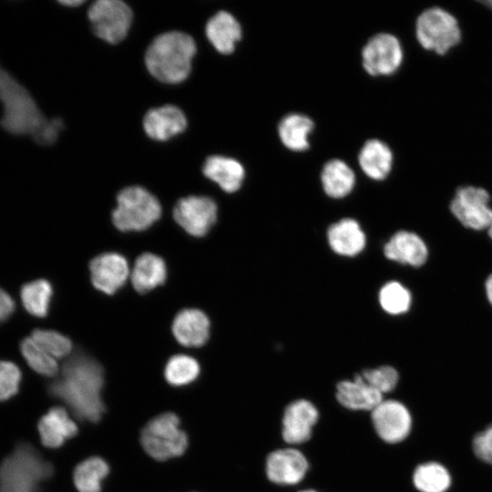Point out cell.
<instances>
[{
  "instance_id": "1",
  "label": "cell",
  "mask_w": 492,
  "mask_h": 492,
  "mask_svg": "<svg viewBox=\"0 0 492 492\" xmlns=\"http://www.w3.org/2000/svg\"><path fill=\"white\" fill-rule=\"evenodd\" d=\"M103 385L102 366L92 357L77 353L65 362L61 376L49 385V392L79 419L97 422L105 411Z\"/></svg>"
},
{
  "instance_id": "2",
  "label": "cell",
  "mask_w": 492,
  "mask_h": 492,
  "mask_svg": "<svg viewBox=\"0 0 492 492\" xmlns=\"http://www.w3.org/2000/svg\"><path fill=\"white\" fill-rule=\"evenodd\" d=\"M196 44L185 33L170 31L158 36L148 47L145 64L149 73L167 84H178L190 75Z\"/></svg>"
},
{
  "instance_id": "3",
  "label": "cell",
  "mask_w": 492,
  "mask_h": 492,
  "mask_svg": "<svg viewBox=\"0 0 492 492\" xmlns=\"http://www.w3.org/2000/svg\"><path fill=\"white\" fill-rule=\"evenodd\" d=\"M0 126L12 135H33L46 118L27 88L4 67L0 70Z\"/></svg>"
},
{
  "instance_id": "4",
  "label": "cell",
  "mask_w": 492,
  "mask_h": 492,
  "mask_svg": "<svg viewBox=\"0 0 492 492\" xmlns=\"http://www.w3.org/2000/svg\"><path fill=\"white\" fill-rule=\"evenodd\" d=\"M53 466L28 444H21L0 465V492H38Z\"/></svg>"
},
{
  "instance_id": "5",
  "label": "cell",
  "mask_w": 492,
  "mask_h": 492,
  "mask_svg": "<svg viewBox=\"0 0 492 492\" xmlns=\"http://www.w3.org/2000/svg\"><path fill=\"white\" fill-rule=\"evenodd\" d=\"M161 216L158 199L140 186L123 189L117 196L112 221L121 231H141L149 229Z\"/></svg>"
},
{
  "instance_id": "6",
  "label": "cell",
  "mask_w": 492,
  "mask_h": 492,
  "mask_svg": "<svg viewBox=\"0 0 492 492\" xmlns=\"http://www.w3.org/2000/svg\"><path fill=\"white\" fill-rule=\"evenodd\" d=\"M140 441L144 450L159 461L181 456L189 444L179 418L173 413L152 418L142 429Z\"/></svg>"
},
{
  "instance_id": "7",
  "label": "cell",
  "mask_w": 492,
  "mask_h": 492,
  "mask_svg": "<svg viewBox=\"0 0 492 492\" xmlns=\"http://www.w3.org/2000/svg\"><path fill=\"white\" fill-rule=\"evenodd\" d=\"M415 35L419 44L426 50L438 55L447 53L461 40L457 20L446 10L432 7L417 18Z\"/></svg>"
},
{
  "instance_id": "8",
  "label": "cell",
  "mask_w": 492,
  "mask_h": 492,
  "mask_svg": "<svg viewBox=\"0 0 492 492\" xmlns=\"http://www.w3.org/2000/svg\"><path fill=\"white\" fill-rule=\"evenodd\" d=\"M87 16L97 37L117 44L127 36L133 15L120 0H98L90 5Z\"/></svg>"
},
{
  "instance_id": "9",
  "label": "cell",
  "mask_w": 492,
  "mask_h": 492,
  "mask_svg": "<svg viewBox=\"0 0 492 492\" xmlns=\"http://www.w3.org/2000/svg\"><path fill=\"white\" fill-rule=\"evenodd\" d=\"M490 196L483 189L473 186L459 188L450 203L454 216L466 227L481 231L487 229L492 220Z\"/></svg>"
},
{
  "instance_id": "10",
  "label": "cell",
  "mask_w": 492,
  "mask_h": 492,
  "mask_svg": "<svg viewBox=\"0 0 492 492\" xmlns=\"http://www.w3.org/2000/svg\"><path fill=\"white\" fill-rule=\"evenodd\" d=\"M217 204L207 196H188L174 207L176 222L190 235L202 237L213 227L217 220Z\"/></svg>"
},
{
  "instance_id": "11",
  "label": "cell",
  "mask_w": 492,
  "mask_h": 492,
  "mask_svg": "<svg viewBox=\"0 0 492 492\" xmlns=\"http://www.w3.org/2000/svg\"><path fill=\"white\" fill-rule=\"evenodd\" d=\"M371 422L378 437L388 444L405 440L412 427V417L406 406L393 399H384L371 411Z\"/></svg>"
},
{
  "instance_id": "12",
  "label": "cell",
  "mask_w": 492,
  "mask_h": 492,
  "mask_svg": "<svg viewBox=\"0 0 492 492\" xmlns=\"http://www.w3.org/2000/svg\"><path fill=\"white\" fill-rule=\"evenodd\" d=\"M363 66L372 76H384L395 72L403 61V49L398 39L390 34L374 36L362 52Z\"/></svg>"
},
{
  "instance_id": "13",
  "label": "cell",
  "mask_w": 492,
  "mask_h": 492,
  "mask_svg": "<svg viewBox=\"0 0 492 492\" xmlns=\"http://www.w3.org/2000/svg\"><path fill=\"white\" fill-rule=\"evenodd\" d=\"M309 470L304 454L294 447L272 451L266 457L267 478L280 486H294L302 482Z\"/></svg>"
},
{
  "instance_id": "14",
  "label": "cell",
  "mask_w": 492,
  "mask_h": 492,
  "mask_svg": "<svg viewBox=\"0 0 492 492\" xmlns=\"http://www.w3.org/2000/svg\"><path fill=\"white\" fill-rule=\"evenodd\" d=\"M318 419V409L311 401L302 398L289 403L282 418L283 441L292 446L307 442Z\"/></svg>"
},
{
  "instance_id": "15",
  "label": "cell",
  "mask_w": 492,
  "mask_h": 492,
  "mask_svg": "<svg viewBox=\"0 0 492 492\" xmlns=\"http://www.w3.org/2000/svg\"><path fill=\"white\" fill-rule=\"evenodd\" d=\"M93 286L108 295L118 292L129 275L126 258L117 252H106L96 256L89 263Z\"/></svg>"
},
{
  "instance_id": "16",
  "label": "cell",
  "mask_w": 492,
  "mask_h": 492,
  "mask_svg": "<svg viewBox=\"0 0 492 492\" xmlns=\"http://www.w3.org/2000/svg\"><path fill=\"white\" fill-rule=\"evenodd\" d=\"M335 398L346 409L371 412L384 400V395L371 387L357 374L352 380L346 379L337 383Z\"/></svg>"
},
{
  "instance_id": "17",
  "label": "cell",
  "mask_w": 492,
  "mask_h": 492,
  "mask_svg": "<svg viewBox=\"0 0 492 492\" xmlns=\"http://www.w3.org/2000/svg\"><path fill=\"white\" fill-rule=\"evenodd\" d=\"M187 119L180 108L166 105L149 109L144 117L143 128L152 139L165 141L181 133Z\"/></svg>"
},
{
  "instance_id": "18",
  "label": "cell",
  "mask_w": 492,
  "mask_h": 492,
  "mask_svg": "<svg viewBox=\"0 0 492 492\" xmlns=\"http://www.w3.org/2000/svg\"><path fill=\"white\" fill-rule=\"evenodd\" d=\"M176 340L187 347H200L210 336V320L198 309H184L178 313L172 323Z\"/></svg>"
},
{
  "instance_id": "19",
  "label": "cell",
  "mask_w": 492,
  "mask_h": 492,
  "mask_svg": "<svg viewBox=\"0 0 492 492\" xmlns=\"http://www.w3.org/2000/svg\"><path fill=\"white\" fill-rule=\"evenodd\" d=\"M384 253L391 261L419 267L425 262L428 251L425 243L417 234L400 231L385 243Z\"/></svg>"
},
{
  "instance_id": "20",
  "label": "cell",
  "mask_w": 492,
  "mask_h": 492,
  "mask_svg": "<svg viewBox=\"0 0 492 492\" xmlns=\"http://www.w3.org/2000/svg\"><path fill=\"white\" fill-rule=\"evenodd\" d=\"M76 422L59 406L52 407L38 422L42 444L48 448H57L77 434Z\"/></svg>"
},
{
  "instance_id": "21",
  "label": "cell",
  "mask_w": 492,
  "mask_h": 492,
  "mask_svg": "<svg viewBox=\"0 0 492 492\" xmlns=\"http://www.w3.org/2000/svg\"><path fill=\"white\" fill-rule=\"evenodd\" d=\"M327 241L335 253L347 257L361 253L366 244V237L360 224L350 218L332 224L327 231Z\"/></svg>"
},
{
  "instance_id": "22",
  "label": "cell",
  "mask_w": 492,
  "mask_h": 492,
  "mask_svg": "<svg viewBox=\"0 0 492 492\" xmlns=\"http://www.w3.org/2000/svg\"><path fill=\"white\" fill-rule=\"evenodd\" d=\"M202 171L205 177L217 183L228 193L237 191L245 176L244 168L238 160L217 155L207 158Z\"/></svg>"
},
{
  "instance_id": "23",
  "label": "cell",
  "mask_w": 492,
  "mask_h": 492,
  "mask_svg": "<svg viewBox=\"0 0 492 492\" xmlns=\"http://www.w3.org/2000/svg\"><path fill=\"white\" fill-rule=\"evenodd\" d=\"M206 36L212 46L221 54L234 51L241 37V28L237 19L230 13L215 14L206 25Z\"/></svg>"
},
{
  "instance_id": "24",
  "label": "cell",
  "mask_w": 492,
  "mask_h": 492,
  "mask_svg": "<svg viewBox=\"0 0 492 492\" xmlns=\"http://www.w3.org/2000/svg\"><path fill=\"white\" fill-rule=\"evenodd\" d=\"M131 283L139 293L150 292L162 285L167 278V267L164 260L153 253L139 255L131 272Z\"/></svg>"
},
{
  "instance_id": "25",
  "label": "cell",
  "mask_w": 492,
  "mask_h": 492,
  "mask_svg": "<svg viewBox=\"0 0 492 492\" xmlns=\"http://www.w3.org/2000/svg\"><path fill=\"white\" fill-rule=\"evenodd\" d=\"M358 162L366 176L375 180H382L391 171L393 154L384 142L373 138L364 144L359 153Z\"/></svg>"
},
{
  "instance_id": "26",
  "label": "cell",
  "mask_w": 492,
  "mask_h": 492,
  "mask_svg": "<svg viewBox=\"0 0 492 492\" xmlns=\"http://www.w3.org/2000/svg\"><path fill=\"white\" fill-rule=\"evenodd\" d=\"M321 180L324 192L332 198L346 197L355 184L353 169L341 159H331L321 173Z\"/></svg>"
},
{
  "instance_id": "27",
  "label": "cell",
  "mask_w": 492,
  "mask_h": 492,
  "mask_svg": "<svg viewBox=\"0 0 492 492\" xmlns=\"http://www.w3.org/2000/svg\"><path fill=\"white\" fill-rule=\"evenodd\" d=\"M313 122L307 116L292 113L280 121L278 133L282 144L292 151H303L309 148V135Z\"/></svg>"
},
{
  "instance_id": "28",
  "label": "cell",
  "mask_w": 492,
  "mask_h": 492,
  "mask_svg": "<svg viewBox=\"0 0 492 492\" xmlns=\"http://www.w3.org/2000/svg\"><path fill=\"white\" fill-rule=\"evenodd\" d=\"M52 284L46 279H37L22 285L20 298L25 310L32 316L46 317L53 297Z\"/></svg>"
},
{
  "instance_id": "29",
  "label": "cell",
  "mask_w": 492,
  "mask_h": 492,
  "mask_svg": "<svg viewBox=\"0 0 492 492\" xmlns=\"http://www.w3.org/2000/svg\"><path fill=\"white\" fill-rule=\"evenodd\" d=\"M109 473V466L99 456H91L79 463L73 474L78 492H101L102 482Z\"/></svg>"
},
{
  "instance_id": "30",
  "label": "cell",
  "mask_w": 492,
  "mask_h": 492,
  "mask_svg": "<svg viewBox=\"0 0 492 492\" xmlns=\"http://www.w3.org/2000/svg\"><path fill=\"white\" fill-rule=\"evenodd\" d=\"M413 482L421 492H445L450 486L451 478L442 465L428 462L415 468Z\"/></svg>"
},
{
  "instance_id": "31",
  "label": "cell",
  "mask_w": 492,
  "mask_h": 492,
  "mask_svg": "<svg viewBox=\"0 0 492 492\" xmlns=\"http://www.w3.org/2000/svg\"><path fill=\"white\" fill-rule=\"evenodd\" d=\"M199 363L191 356L177 354L168 361L164 375L173 386H183L192 383L200 374Z\"/></svg>"
},
{
  "instance_id": "32",
  "label": "cell",
  "mask_w": 492,
  "mask_h": 492,
  "mask_svg": "<svg viewBox=\"0 0 492 492\" xmlns=\"http://www.w3.org/2000/svg\"><path fill=\"white\" fill-rule=\"evenodd\" d=\"M20 352L27 364L37 374L52 377L58 372V364L53 356L41 348L31 337L20 342Z\"/></svg>"
},
{
  "instance_id": "33",
  "label": "cell",
  "mask_w": 492,
  "mask_h": 492,
  "mask_svg": "<svg viewBox=\"0 0 492 492\" xmlns=\"http://www.w3.org/2000/svg\"><path fill=\"white\" fill-rule=\"evenodd\" d=\"M378 299L383 310L395 315L406 313L412 302L410 292L395 281L385 283L381 288Z\"/></svg>"
},
{
  "instance_id": "34",
  "label": "cell",
  "mask_w": 492,
  "mask_h": 492,
  "mask_svg": "<svg viewBox=\"0 0 492 492\" xmlns=\"http://www.w3.org/2000/svg\"><path fill=\"white\" fill-rule=\"evenodd\" d=\"M31 338L54 358H62L72 351V342L64 334L45 329H35Z\"/></svg>"
},
{
  "instance_id": "35",
  "label": "cell",
  "mask_w": 492,
  "mask_h": 492,
  "mask_svg": "<svg viewBox=\"0 0 492 492\" xmlns=\"http://www.w3.org/2000/svg\"><path fill=\"white\" fill-rule=\"evenodd\" d=\"M359 374L371 387L383 395L395 388L399 378L397 371L390 365L364 369Z\"/></svg>"
},
{
  "instance_id": "36",
  "label": "cell",
  "mask_w": 492,
  "mask_h": 492,
  "mask_svg": "<svg viewBox=\"0 0 492 492\" xmlns=\"http://www.w3.org/2000/svg\"><path fill=\"white\" fill-rule=\"evenodd\" d=\"M21 378V371L15 364L0 361V401H5L17 394Z\"/></svg>"
},
{
  "instance_id": "37",
  "label": "cell",
  "mask_w": 492,
  "mask_h": 492,
  "mask_svg": "<svg viewBox=\"0 0 492 492\" xmlns=\"http://www.w3.org/2000/svg\"><path fill=\"white\" fill-rule=\"evenodd\" d=\"M64 128V122L60 118L46 119L37 130L32 135L36 143L41 146H50L56 142L60 131Z\"/></svg>"
},
{
  "instance_id": "38",
  "label": "cell",
  "mask_w": 492,
  "mask_h": 492,
  "mask_svg": "<svg viewBox=\"0 0 492 492\" xmlns=\"http://www.w3.org/2000/svg\"><path fill=\"white\" fill-rule=\"evenodd\" d=\"M473 450L481 460L492 464V425L475 436Z\"/></svg>"
},
{
  "instance_id": "39",
  "label": "cell",
  "mask_w": 492,
  "mask_h": 492,
  "mask_svg": "<svg viewBox=\"0 0 492 492\" xmlns=\"http://www.w3.org/2000/svg\"><path fill=\"white\" fill-rule=\"evenodd\" d=\"M15 311L14 299L0 287V324L6 322Z\"/></svg>"
},
{
  "instance_id": "40",
  "label": "cell",
  "mask_w": 492,
  "mask_h": 492,
  "mask_svg": "<svg viewBox=\"0 0 492 492\" xmlns=\"http://www.w3.org/2000/svg\"><path fill=\"white\" fill-rule=\"evenodd\" d=\"M486 292L489 302L492 304V274L486 281Z\"/></svg>"
},
{
  "instance_id": "41",
  "label": "cell",
  "mask_w": 492,
  "mask_h": 492,
  "mask_svg": "<svg viewBox=\"0 0 492 492\" xmlns=\"http://www.w3.org/2000/svg\"><path fill=\"white\" fill-rule=\"evenodd\" d=\"M59 3L61 5H66V6H71V7L73 6L74 7L76 5L77 6V5H81V4H83V1H81V0H67V1H60Z\"/></svg>"
},
{
  "instance_id": "42",
  "label": "cell",
  "mask_w": 492,
  "mask_h": 492,
  "mask_svg": "<svg viewBox=\"0 0 492 492\" xmlns=\"http://www.w3.org/2000/svg\"><path fill=\"white\" fill-rule=\"evenodd\" d=\"M483 5L492 10V0L480 2Z\"/></svg>"
},
{
  "instance_id": "43",
  "label": "cell",
  "mask_w": 492,
  "mask_h": 492,
  "mask_svg": "<svg viewBox=\"0 0 492 492\" xmlns=\"http://www.w3.org/2000/svg\"><path fill=\"white\" fill-rule=\"evenodd\" d=\"M487 231H488V235H489V237H490L491 240H492V220H491V222H490L489 227L487 228Z\"/></svg>"
},
{
  "instance_id": "44",
  "label": "cell",
  "mask_w": 492,
  "mask_h": 492,
  "mask_svg": "<svg viewBox=\"0 0 492 492\" xmlns=\"http://www.w3.org/2000/svg\"><path fill=\"white\" fill-rule=\"evenodd\" d=\"M299 492H318V491L314 489H303V490H300Z\"/></svg>"
}]
</instances>
